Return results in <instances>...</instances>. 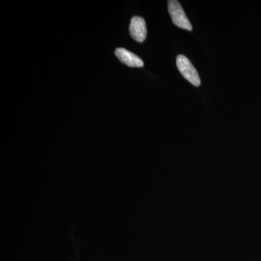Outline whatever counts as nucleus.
Listing matches in <instances>:
<instances>
[{
  "mask_svg": "<svg viewBox=\"0 0 261 261\" xmlns=\"http://www.w3.org/2000/svg\"><path fill=\"white\" fill-rule=\"evenodd\" d=\"M168 13L171 15L172 22L175 25L185 30H192V24L185 14L179 2L176 0H170L168 2Z\"/></svg>",
  "mask_w": 261,
  "mask_h": 261,
  "instance_id": "obj_1",
  "label": "nucleus"
},
{
  "mask_svg": "<svg viewBox=\"0 0 261 261\" xmlns=\"http://www.w3.org/2000/svg\"><path fill=\"white\" fill-rule=\"evenodd\" d=\"M176 65L181 74L192 85L195 87H199L200 85V75L187 57L182 55L178 56L176 58Z\"/></svg>",
  "mask_w": 261,
  "mask_h": 261,
  "instance_id": "obj_2",
  "label": "nucleus"
},
{
  "mask_svg": "<svg viewBox=\"0 0 261 261\" xmlns=\"http://www.w3.org/2000/svg\"><path fill=\"white\" fill-rule=\"evenodd\" d=\"M129 34L132 39L137 42H143L147 34L145 19L140 16H134L130 20Z\"/></svg>",
  "mask_w": 261,
  "mask_h": 261,
  "instance_id": "obj_3",
  "label": "nucleus"
},
{
  "mask_svg": "<svg viewBox=\"0 0 261 261\" xmlns=\"http://www.w3.org/2000/svg\"><path fill=\"white\" fill-rule=\"evenodd\" d=\"M115 55L122 63L132 68H142L144 66V62L140 57L124 48H117Z\"/></svg>",
  "mask_w": 261,
  "mask_h": 261,
  "instance_id": "obj_4",
  "label": "nucleus"
}]
</instances>
